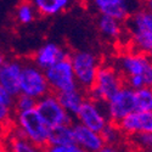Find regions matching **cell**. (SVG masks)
Here are the masks:
<instances>
[{
    "label": "cell",
    "instance_id": "4316f807",
    "mask_svg": "<svg viewBox=\"0 0 152 152\" xmlns=\"http://www.w3.org/2000/svg\"><path fill=\"white\" fill-rule=\"evenodd\" d=\"M124 83H125V85H128L129 88H132L134 90H137V89H140V88L147 85L146 80L141 75H130V77H126V78H124Z\"/></svg>",
    "mask_w": 152,
    "mask_h": 152
},
{
    "label": "cell",
    "instance_id": "52a82bcc",
    "mask_svg": "<svg viewBox=\"0 0 152 152\" xmlns=\"http://www.w3.org/2000/svg\"><path fill=\"white\" fill-rule=\"evenodd\" d=\"M35 110L51 129L60 125L73 123V117L63 108L57 95L53 91L37 100Z\"/></svg>",
    "mask_w": 152,
    "mask_h": 152
},
{
    "label": "cell",
    "instance_id": "7c38bea8",
    "mask_svg": "<svg viewBox=\"0 0 152 152\" xmlns=\"http://www.w3.org/2000/svg\"><path fill=\"white\" fill-rule=\"evenodd\" d=\"M69 50L63 45L55 42H46L40 45L32 55V61L42 69H46L60 60L67 58L69 56Z\"/></svg>",
    "mask_w": 152,
    "mask_h": 152
},
{
    "label": "cell",
    "instance_id": "44dd1931",
    "mask_svg": "<svg viewBox=\"0 0 152 152\" xmlns=\"http://www.w3.org/2000/svg\"><path fill=\"white\" fill-rule=\"evenodd\" d=\"M4 144H5V150L14 151V152H34V151H38V148L28 140L27 137H24L16 129L12 128V126L10 128V135H7L4 139Z\"/></svg>",
    "mask_w": 152,
    "mask_h": 152
},
{
    "label": "cell",
    "instance_id": "8992f818",
    "mask_svg": "<svg viewBox=\"0 0 152 152\" xmlns=\"http://www.w3.org/2000/svg\"><path fill=\"white\" fill-rule=\"evenodd\" d=\"M20 93L34 97L35 100L50 93L45 72L29 60H23V67L20 80Z\"/></svg>",
    "mask_w": 152,
    "mask_h": 152
},
{
    "label": "cell",
    "instance_id": "8fae6325",
    "mask_svg": "<svg viewBox=\"0 0 152 152\" xmlns=\"http://www.w3.org/2000/svg\"><path fill=\"white\" fill-rule=\"evenodd\" d=\"M99 15H106L125 22L133 12L141 7L142 0H89Z\"/></svg>",
    "mask_w": 152,
    "mask_h": 152
},
{
    "label": "cell",
    "instance_id": "ac0fdd59",
    "mask_svg": "<svg viewBox=\"0 0 152 152\" xmlns=\"http://www.w3.org/2000/svg\"><path fill=\"white\" fill-rule=\"evenodd\" d=\"M75 0H32L40 17H55L68 11Z\"/></svg>",
    "mask_w": 152,
    "mask_h": 152
},
{
    "label": "cell",
    "instance_id": "603a6c76",
    "mask_svg": "<svg viewBox=\"0 0 152 152\" xmlns=\"http://www.w3.org/2000/svg\"><path fill=\"white\" fill-rule=\"evenodd\" d=\"M14 99L5 88L0 85V128L11 126L12 117H14Z\"/></svg>",
    "mask_w": 152,
    "mask_h": 152
},
{
    "label": "cell",
    "instance_id": "9c48e42d",
    "mask_svg": "<svg viewBox=\"0 0 152 152\" xmlns=\"http://www.w3.org/2000/svg\"><path fill=\"white\" fill-rule=\"evenodd\" d=\"M73 118L75 119V122L99 133L102 132V129L110 122L105 102H100L89 96H86L85 101Z\"/></svg>",
    "mask_w": 152,
    "mask_h": 152
},
{
    "label": "cell",
    "instance_id": "5bb4252c",
    "mask_svg": "<svg viewBox=\"0 0 152 152\" xmlns=\"http://www.w3.org/2000/svg\"><path fill=\"white\" fill-rule=\"evenodd\" d=\"M72 126H73L74 141L80 148V151L104 152L105 142L99 132H95L78 122H73Z\"/></svg>",
    "mask_w": 152,
    "mask_h": 152
},
{
    "label": "cell",
    "instance_id": "5b68a950",
    "mask_svg": "<svg viewBox=\"0 0 152 152\" xmlns=\"http://www.w3.org/2000/svg\"><path fill=\"white\" fill-rule=\"evenodd\" d=\"M68 58L72 63V68L78 86L88 93L94 84L96 73L102 60L94 51L85 49L71 51Z\"/></svg>",
    "mask_w": 152,
    "mask_h": 152
},
{
    "label": "cell",
    "instance_id": "7402d4cb",
    "mask_svg": "<svg viewBox=\"0 0 152 152\" xmlns=\"http://www.w3.org/2000/svg\"><path fill=\"white\" fill-rule=\"evenodd\" d=\"M38 16L39 15H38L32 0H21L14 11L15 22L20 26H29L35 22Z\"/></svg>",
    "mask_w": 152,
    "mask_h": 152
},
{
    "label": "cell",
    "instance_id": "d6986e66",
    "mask_svg": "<svg viewBox=\"0 0 152 152\" xmlns=\"http://www.w3.org/2000/svg\"><path fill=\"white\" fill-rule=\"evenodd\" d=\"M58 97V101L61 102V105L63 106L69 115L72 117L75 116V113L78 112V110L80 108V106L83 105V102L85 101L88 94L86 91H84L80 88H74V89L71 90H66L56 94Z\"/></svg>",
    "mask_w": 152,
    "mask_h": 152
},
{
    "label": "cell",
    "instance_id": "4fadbf2b",
    "mask_svg": "<svg viewBox=\"0 0 152 152\" xmlns=\"http://www.w3.org/2000/svg\"><path fill=\"white\" fill-rule=\"evenodd\" d=\"M46 150L51 152H82L74 141L72 123L51 129Z\"/></svg>",
    "mask_w": 152,
    "mask_h": 152
},
{
    "label": "cell",
    "instance_id": "2e32d148",
    "mask_svg": "<svg viewBox=\"0 0 152 152\" xmlns=\"http://www.w3.org/2000/svg\"><path fill=\"white\" fill-rule=\"evenodd\" d=\"M23 67V60L7 58L0 66V85L16 96L20 94V80Z\"/></svg>",
    "mask_w": 152,
    "mask_h": 152
},
{
    "label": "cell",
    "instance_id": "f1b7e54d",
    "mask_svg": "<svg viewBox=\"0 0 152 152\" xmlns=\"http://www.w3.org/2000/svg\"><path fill=\"white\" fill-rule=\"evenodd\" d=\"M6 60H7V56H6V55H5L3 51H0V66H1L3 63L6 61Z\"/></svg>",
    "mask_w": 152,
    "mask_h": 152
},
{
    "label": "cell",
    "instance_id": "ffe728a7",
    "mask_svg": "<svg viewBox=\"0 0 152 152\" xmlns=\"http://www.w3.org/2000/svg\"><path fill=\"white\" fill-rule=\"evenodd\" d=\"M100 134L105 142L104 151H115V150H118L119 146L126 144V137L122 133L118 124L115 122L110 121L108 124L102 129V132Z\"/></svg>",
    "mask_w": 152,
    "mask_h": 152
},
{
    "label": "cell",
    "instance_id": "7a4b0ae2",
    "mask_svg": "<svg viewBox=\"0 0 152 152\" xmlns=\"http://www.w3.org/2000/svg\"><path fill=\"white\" fill-rule=\"evenodd\" d=\"M126 46L147 53L152 46V14L140 7L125 20Z\"/></svg>",
    "mask_w": 152,
    "mask_h": 152
},
{
    "label": "cell",
    "instance_id": "83f0119b",
    "mask_svg": "<svg viewBox=\"0 0 152 152\" xmlns=\"http://www.w3.org/2000/svg\"><path fill=\"white\" fill-rule=\"evenodd\" d=\"M141 7H144L145 10H147L148 12L152 14V0H142Z\"/></svg>",
    "mask_w": 152,
    "mask_h": 152
},
{
    "label": "cell",
    "instance_id": "d4e9b609",
    "mask_svg": "<svg viewBox=\"0 0 152 152\" xmlns=\"http://www.w3.org/2000/svg\"><path fill=\"white\" fill-rule=\"evenodd\" d=\"M126 144L135 150L152 151V132H141L126 139Z\"/></svg>",
    "mask_w": 152,
    "mask_h": 152
},
{
    "label": "cell",
    "instance_id": "6da1fadb",
    "mask_svg": "<svg viewBox=\"0 0 152 152\" xmlns=\"http://www.w3.org/2000/svg\"><path fill=\"white\" fill-rule=\"evenodd\" d=\"M11 126L24 137H27L38 150H46L51 128L44 122L35 108L23 112H15Z\"/></svg>",
    "mask_w": 152,
    "mask_h": 152
},
{
    "label": "cell",
    "instance_id": "1f68e13d",
    "mask_svg": "<svg viewBox=\"0 0 152 152\" xmlns=\"http://www.w3.org/2000/svg\"><path fill=\"white\" fill-rule=\"evenodd\" d=\"M150 86H151V89H152V84H151V85H150Z\"/></svg>",
    "mask_w": 152,
    "mask_h": 152
},
{
    "label": "cell",
    "instance_id": "d6a6232c",
    "mask_svg": "<svg viewBox=\"0 0 152 152\" xmlns=\"http://www.w3.org/2000/svg\"><path fill=\"white\" fill-rule=\"evenodd\" d=\"M151 132H152V128H151Z\"/></svg>",
    "mask_w": 152,
    "mask_h": 152
},
{
    "label": "cell",
    "instance_id": "4dcf8cb0",
    "mask_svg": "<svg viewBox=\"0 0 152 152\" xmlns=\"http://www.w3.org/2000/svg\"><path fill=\"white\" fill-rule=\"evenodd\" d=\"M3 150H5V144H4V141L0 140V151H3Z\"/></svg>",
    "mask_w": 152,
    "mask_h": 152
},
{
    "label": "cell",
    "instance_id": "484cf974",
    "mask_svg": "<svg viewBox=\"0 0 152 152\" xmlns=\"http://www.w3.org/2000/svg\"><path fill=\"white\" fill-rule=\"evenodd\" d=\"M37 100L32 96H28L26 94H17L14 99V111L15 112H23L35 108Z\"/></svg>",
    "mask_w": 152,
    "mask_h": 152
},
{
    "label": "cell",
    "instance_id": "e0dca14e",
    "mask_svg": "<svg viewBox=\"0 0 152 152\" xmlns=\"http://www.w3.org/2000/svg\"><path fill=\"white\" fill-rule=\"evenodd\" d=\"M96 28L100 35L108 43L121 44L125 39V23L115 17L99 15L96 20Z\"/></svg>",
    "mask_w": 152,
    "mask_h": 152
},
{
    "label": "cell",
    "instance_id": "3957f363",
    "mask_svg": "<svg viewBox=\"0 0 152 152\" xmlns=\"http://www.w3.org/2000/svg\"><path fill=\"white\" fill-rule=\"evenodd\" d=\"M111 61L124 78L130 75H141L147 85L152 84V61L146 53L126 46L118 51Z\"/></svg>",
    "mask_w": 152,
    "mask_h": 152
},
{
    "label": "cell",
    "instance_id": "277c9868",
    "mask_svg": "<svg viewBox=\"0 0 152 152\" xmlns=\"http://www.w3.org/2000/svg\"><path fill=\"white\" fill-rule=\"evenodd\" d=\"M124 84V77L112 63V61H102L96 73L94 84L86 94L96 101L106 102Z\"/></svg>",
    "mask_w": 152,
    "mask_h": 152
},
{
    "label": "cell",
    "instance_id": "30bf717a",
    "mask_svg": "<svg viewBox=\"0 0 152 152\" xmlns=\"http://www.w3.org/2000/svg\"><path fill=\"white\" fill-rule=\"evenodd\" d=\"M107 116L111 122L118 123L122 118L136 110L135 90L128 85H123L105 102Z\"/></svg>",
    "mask_w": 152,
    "mask_h": 152
},
{
    "label": "cell",
    "instance_id": "f546056e",
    "mask_svg": "<svg viewBox=\"0 0 152 152\" xmlns=\"http://www.w3.org/2000/svg\"><path fill=\"white\" fill-rule=\"evenodd\" d=\"M146 54L148 55V57H150V58H151V61H152V46L150 48V50H148V51H147Z\"/></svg>",
    "mask_w": 152,
    "mask_h": 152
},
{
    "label": "cell",
    "instance_id": "9a60e30c",
    "mask_svg": "<svg viewBox=\"0 0 152 152\" xmlns=\"http://www.w3.org/2000/svg\"><path fill=\"white\" fill-rule=\"evenodd\" d=\"M117 124L126 139L141 132H151L152 112L135 110L129 115H126L124 118H122Z\"/></svg>",
    "mask_w": 152,
    "mask_h": 152
},
{
    "label": "cell",
    "instance_id": "cb8c5ba5",
    "mask_svg": "<svg viewBox=\"0 0 152 152\" xmlns=\"http://www.w3.org/2000/svg\"><path fill=\"white\" fill-rule=\"evenodd\" d=\"M135 106L139 111L152 112V89L150 85L135 90Z\"/></svg>",
    "mask_w": 152,
    "mask_h": 152
},
{
    "label": "cell",
    "instance_id": "ba28073f",
    "mask_svg": "<svg viewBox=\"0 0 152 152\" xmlns=\"http://www.w3.org/2000/svg\"><path fill=\"white\" fill-rule=\"evenodd\" d=\"M44 72L49 83L50 91L55 94L78 88L72 68V63L68 57L57 61L53 66L48 67Z\"/></svg>",
    "mask_w": 152,
    "mask_h": 152
}]
</instances>
